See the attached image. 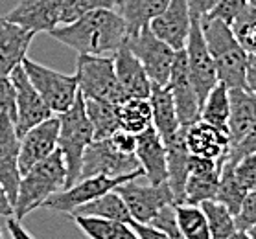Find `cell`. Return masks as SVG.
Returning <instances> with one entry per match:
<instances>
[{
    "label": "cell",
    "mask_w": 256,
    "mask_h": 239,
    "mask_svg": "<svg viewBox=\"0 0 256 239\" xmlns=\"http://www.w3.org/2000/svg\"><path fill=\"white\" fill-rule=\"evenodd\" d=\"M166 88L170 90V96L174 99L175 112H177L180 127H188V125L199 122L201 99H199L198 92L194 88L192 79L188 76L186 57H184L182 50H179L177 55H175Z\"/></svg>",
    "instance_id": "cell-13"
},
{
    "label": "cell",
    "mask_w": 256,
    "mask_h": 239,
    "mask_svg": "<svg viewBox=\"0 0 256 239\" xmlns=\"http://www.w3.org/2000/svg\"><path fill=\"white\" fill-rule=\"evenodd\" d=\"M120 129L131 134L144 133L152 127V103L150 98H128L116 105Z\"/></svg>",
    "instance_id": "cell-29"
},
{
    "label": "cell",
    "mask_w": 256,
    "mask_h": 239,
    "mask_svg": "<svg viewBox=\"0 0 256 239\" xmlns=\"http://www.w3.org/2000/svg\"><path fill=\"white\" fill-rule=\"evenodd\" d=\"M150 103H152V127L157 131L162 142H168L180 129L170 90L166 87L153 85L152 94H150Z\"/></svg>",
    "instance_id": "cell-25"
},
{
    "label": "cell",
    "mask_w": 256,
    "mask_h": 239,
    "mask_svg": "<svg viewBox=\"0 0 256 239\" xmlns=\"http://www.w3.org/2000/svg\"><path fill=\"white\" fill-rule=\"evenodd\" d=\"M256 26V11L247 4V6L240 11V15L230 22V29H232L236 41L240 42V46L247 52V46H249V39L250 33Z\"/></svg>",
    "instance_id": "cell-36"
},
{
    "label": "cell",
    "mask_w": 256,
    "mask_h": 239,
    "mask_svg": "<svg viewBox=\"0 0 256 239\" xmlns=\"http://www.w3.org/2000/svg\"><path fill=\"white\" fill-rule=\"evenodd\" d=\"M148 28L152 33L172 46L175 52L184 48L192 28V15L188 9L186 0H168V6L164 7L160 15L153 18Z\"/></svg>",
    "instance_id": "cell-15"
},
{
    "label": "cell",
    "mask_w": 256,
    "mask_h": 239,
    "mask_svg": "<svg viewBox=\"0 0 256 239\" xmlns=\"http://www.w3.org/2000/svg\"><path fill=\"white\" fill-rule=\"evenodd\" d=\"M59 118L52 116L37 123L18 138V169L24 175L35 164L52 155L58 149Z\"/></svg>",
    "instance_id": "cell-14"
},
{
    "label": "cell",
    "mask_w": 256,
    "mask_h": 239,
    "mask_svg": "<svg viewBox=\"0 0 256 239\" xmlns=\"http://www.w3.org/2000/svg\"><path fill=\"white\" fill-rule=\"evenodd\" d=\"M234 175L245 192H256V155H247L234 164Z\"/></svg>",
    "instance_id": "cell-38"
},
{
    "label": "cell",
    "mask_w": 256,
    "mask_h": 239,
    "mask_svg": "<svg viewBox=\"0 0 256 239\" xmlns=\"http://www.w3.org/2000/svg\"><path fill=\"white\" fill-rule=\"evenodd\" d=\"M245 6H247V0H218V4L212 7V11L206 17L218 18L230 26V22L238 17Z\"/></svg>",
    "instance_id": "cell-40"
},
{
    "label": "cell",
    "mask_w": 256,
    "mask_h": 239,
    "mask_svg": "<svg viewBox=\"0 0 256 239\" xmlns=\"http://www.w3.org/2000/svg\"><path fill=\"white\" fill-rule=\"evenodd\" d=\"M126 46L140 61L152 85H157V87H166L168 85L170 72H172L175 55H177L174 48L168 46L164 41H160L158 37L153 35L150 28L140 29L138 33H134V35H128Z\"/></svg>",
    "instance_id": "cell-7"
},
{
    "label": "cell",
    "mask_w": 256,
    "mask_h": 239,
    "mask_svg": "<svg viewBox=\"0 0 256 239\" xmlns=\"http://www.w3.org/2000/svg\"><path fill=\"white\" fill-rule=\"evenodd\" d=\"M188 2V9H190V15L196 20H201L203 17H206L212 7L218 4V0H186Z\"/></svg>",
    "instance_id": "cell-45"
},
{
    "label": "cell",
    "mask_w": 256,
    "mask_h": 239,
    "mask_svg": "<svg viewBox=\"0 0 256 239\" xmlns=\"http://www.w3.org/2000/svg\"><path fill=\"white\" fill-rule=\"evenodd\" d=\"M6 219H8L6 227H8V230H10V234H12L13 239H35L34 236H32V234H30L22 225H20L18 219H15L13 216L6 217Z\"/></svg>",
    "instance_id": "cell-46"
},
{
    "label": "cell",
    "mask_w": 256,
    "mask_h": 239,
    "mask_svg": "<svg viewBox=\"0 0 256 239\" xmlns=\"http://www.w3.org/2000/svg\"><path fill=\"white\" fill-rule=\"evenodd\" d=\"M134 157L144 173V179L152 184H164L168 179L166 169V146L153 127L136 134Z\"/></svg>",
    "instance_id": "cell-18"
},
{
    "label": "cell",
    "mask_w": 256,
    "mask_h": 239,
    "mask_svg": "<svg viewBox=\"0 0 256 239\" xmlns=\"http://www.w3.org/2000/svg\"><path fill=\"white\" fill-rule=\"evenodd\" d=\"M247 4H249V6L256 11V0H247Z\"/></svg>",
    "instance_id": "cell-51"
},
{
    "label": "cell",
    "mask_w": 256,
    "mask_h": 239,
    "mask_svg": "<svg viewBox=\"0 0 256 239\" xmlns=\"http://www.w3.org/2000/svg\"><path fill=\"white\" fill-rule=\"evenodd\" d=\"M182 52L186 57L188 76L192 79L194 88H196V92H198L199 99L203 103L206 94L218 83V74H216L214 59H212L208 48L204 44L201 24L196 18H192V28H190V33H188L186 44L182 48Z\"/></svg>",
    "instance_id": "cell-12"
},
{
    "label": "cell",
    "mask_w": 256,
    "mask_h": 239,
    "mask_svg": "<svg viewBox=\"0 0 256 239\" xmlns=\"http://www.w3.org/2000/svg\"><path fill=\"white\" fill-rule=\"evenodd\" d=\"M66 188V164L59 149L28 169L18 182L17 197L13 203V217L22 221L54 193Z\"/></svg>",
    "instance_id": "cell-3"
},
{
    "label": "cell",
    "mask_w": 256,
    "mask_h": 239,
    "mask_svg": "<svg viewBox=\"0 0 256 239\" xmlns=\"http://www.w3.org/2000/svg\"><path fill=\"white\" fill-rule=\"evenodd\" d=\"M56 116L59 118L58 149L61 151L64 164H66V188H70L80 179L83 153L88 147V144L94 140V131L85 112L82 94H78L74 105L68 111L56 114Z\"/></svg>",
    "instance_id": "cell-4"
},
{
    "label": "cell",
    "mask_w": 256,
    "mask_h": 239,
    "mask_svg": "<svg viewBox=\"0 0 256 239\" xmlns=\"http://www.w3.org/2000/svg\"><path fill=\"white\" fill-rule=\"evenodd\" d=\"M0 239H2V232H0Z\"/></svg>",
    "instance_id": "cell-52"
},
{
    "label": "cell",
    "mask_w": 256,
    "mask_h": 239,
    "mask_svg": "<svg viewBox=\"0 0 256 239\" xmlns=\"http://www.w3.org/2000/svg\"><path fill=\"white\" fill-rule=\"evenodd\" d=\"M136 169H140V166L134 155H124L112 146L109 138H104V140H92L85 149L80 179L96 175L120 177L133 173Z\"/></svg>",
    "instance_id": "cell-10"
},
{
    "label": "cell",
    "mask_w": 256,
    "mask_h": 239,
    "mask_svg": "<svg viewBox=\"0 0 256 239\" xmlns=\"http://www.w3.org/2000/svg\"><path fill=\"white\" fill-rule=\"evenodd\" d=\"M199 206L203 208L204 217H206L210 239H230V236L236 232V223H234L232 214L223 204L216 203V201H204Z\"/></svg>",
    "instance_id": "cell-34"
},
{
    "label": "cell",
    "mask_w": 256,
    "mask_h": 239,
    "mask_svg": "<svg viewBox=\"0 0 256 239\" xmlns=\"http://www.w3.org/2000/svg\"><path fill=\"white\" fill-rule=\"evenodd\" d=\"M0 112H6L15 123V87L10 74L0 72Z\"/></svg>",
    "instance_id": "cell-42"
},
{
    "label": "cell",
    "mask_w": 256,
    "mask_h": 239,
    "mask_svg": "<svg viewBox=\"0 0 256 239\" xmlns=\"http://www.w3.org/2000/svg\"><path fill=\"white\" fill-rule=\"evenodd\" d=\"M109 142L116 147L118 151L124 153V155H134V149H136V134H131L128 131H116V133L109 136Z\"/></svg>",
    "instance_id": "cell-43"
},
{
    "label": "cell",
    "mask_w": 256,
    "mask_h": 239,
    "mask_svg": "<svg viewBox=\"0 0 256 239\" xmlns=\"http://www.w3.org/2000/svg\"><path fill=\"white\" fill-rule=\"evenodd\" d=\"M136 177H144L142 169H136L133 173L120 175V177H105V175L85 177V179H80L78 182H74V184L70 188H66V190H61V192L54 193L52 197H48L46 201L42 203L41 208H48V210H52V212H61V214L70 216L78 206H82V204H85V203H90L94 199H98L100 195H104V193H107V192H112L118 184L128 182V181H131V179H136Z\"/></svg>",
    "instance_id": "cell-8"
},
{
    "label": "cell",
    "mask_w": 256,
    "mask_h": 239,
    "mask_svg": "<svg viewBox=\"0 0 256 239\" xmlns=\"http://www.w3.org/2000/svg\"><path fill=\"white\" fill-rule=\"evenodd\" d=\"M88 239H136L131 223L90 216H70Z\"/></svg>",
    "instance_id": "cell-26"
},
{
    "label": "cell",
    "mask_w": 256,
    "mask_h": 239,
    "mask_svg": "<svg viewBox=\"0 0 256 239\" xmlns=\"http://www.w3.org/2000/svg\"><path fill=\"white\" fill-rule=\"evenodd\" d=\"M140 179L142 177L118 184L114 188V192L122 197L134 223L150 225L153 221V217L157 216L164 206L174 204V195H172L166 182L164 184H152L148 181L142 182Z\"/></svg>",
    "instance_id": "cell-9"
},
{
    "label": "cell",
    "mask_w": 256,
    "mask_h": 239,
    "mask_svg": "<svg viewBox=\"0 0 256 239\" xmlns=\"http://www.w3.org/2000/svg\"><path fill=\"white\" fill-rule=\"evenodd\" d=\"M184 129V144L190 155L201 158H212V160H222L228 149L227 133L222 129L214 127L210 123L196 122Z\"/></svg>",
    "instance_id": "cell-21"
},
{
    "label": "cell",
    "mask_w": 256,
    "mask_h": 239,
    "mask_svg": "<svg viewBox=\"0 0 256 239\" xmlns=\"http://www.w3.org/2000/svg\"><path fill=\"white\" fill-rule=\"evenodd\" d=\"M199 120L204 123H210L214 127L222 129L227 133V120H228V87L223 83H216L214 88L206 94V98L201 103Z\"/></svg>",
    "instance_id": "cell-30"
},
{
    "label": "cell",
    "mask_w": 256,
    "mask_h": 239,
    "mask_svg": "<svg viewBox=\"0 0 256 239\" xmlns=\"http://www.w3.org/2000/svg\"><path fill=\"white\" fill-rule=\"evenodd\" d=\"M131 227H133L134 234H136V239H172L168 234L155 228L153 225H144V223L131 221Z\"/></svg>",
    "instance_id": "cell-44"
},
{
    "label": "cell",
    "mask_w": 256,
    "mask_h": 239,
    "mask_svg": "<svg viewBox=\"0 0 256 239\" xmlns=\"http://www.w3.org/2000/svg\"><path fill=\"white\" fill-rule=\"evenodd\" d=\"M10 79L15 87V131L20 138L28 129L52 118L54 112L48 109V105L42 101L41 94L30 83L22 64L15 66L10 72Z\"/></svg>",
    "instance_id": "cell-11"
},
{
    "label": "cell",
    "mask_w": 256,
    "mask_h": 239,
    "mask_svg": "<svg viewBox=\"0 0 256 239\" xmlns=\"http://www.w3.org/2000/svg\"><path fill=\"white\" fill-rule=\"evenodd\" d=\"M177 227L184 239H210L208 225L204 212L199 204L179 203L174 204Z\"/></svg>",
    "instance_id": "cell-31"
},
{
    "label": "cell",
    "mask_w": 256,
    "mask_h": 239,
    "mask_svg": "<svg viewBox=\"0 0 256 239\" xmlns=\"http://www.w3.org/2000/svg\"><path fill=\"white\" fill-rule=\"evenodd\" d=\"M20 64H22L30 83L41 94L42 101L46 103L54 114H61L74 105L78 94H80L76 74H61V72L52 70L41 63H35L28 57H24Z\"/></svg>",
    "instance_id": "cell-6"
},
{
    "label": "cell",
    "mask_w": 256,
    "mask_h": 239,
    "mask_svg": "<svg viewBox=\"0 0 256 239\" xmlns=\"http://www.w3.org/2000/svg\"><path fill=\"white\" fill-rule=\"evenodd\" d=\"M116 0H63L59 11V24H70L98 9H114Z\"/></svg>",
    "instance_id": "cell-35"
},
{
    "label": "cell",
    "mask_w": 256,
    "mask_h": 239,
    "mask_svg": "<svg viewBox=\"0 0 256 239\" xmlns=\"http://www.w3.org/2000/svg\"><path fill=\"white\" fill-rule=\"evenodd\" d=\"M222 162V169H220V184H218V192H216V203L223 204L232 216H236L242 206V201L247 195L244 186L238 182L236 175H234V164Z\"/></svg>",
    "instance_id": "cell-32"
},
{
    "label": "cell",
    "mask_w": 256,
    "mask_h": 239,
    "mask_svg": "<svg viewBox=\"0 0 256 239\" xmlns=\"http://www.w3.org/2000/svg\"><path fill=\"white\" fill-rule=\"evenodd\" d=\"M218 184H220V171L188 173L184 184V203L201 204L204 201H214Z\"/></svg>",
    "instance_id": "cell-33"
},
{
    "label": "cell",
    "mask_w": 256,
    "mask_h": 239,
    "mask_svg": "<svg viewBox=\"0 0 256 239\" xmlns=\"http://www.w3.org/2000/svg\"><path fill=\"white\" fill-rule=\"evenodd\" d=\"M63 0H20L4 17L22 28L34 31H50L59 26V11Z\"/></svg>",
    "instance_id": "cell-17"
},
{
    "label": "cell",
    "mask_w": 256,
    "mask_h": 239,
    "mask_svg": "<svg viewBox=\"0 0 256 239\" xmlns=\"http://www.w3.org/2000/svg\"><path fill=\"white\" fill-rule=\"evenodd\" d=\"M247 53H256V26H254V29H252V33H250L249 46H247Z\"/></svg>",
    "instance_id": "cell-48"
},
{
    "label": "cell",
    "mask_w": 256,
    "mask_h": 239,
    "mask_svg": "<svg viewBox=\"0 0 256 239\" xmlns=\"http://www.w3.org/2000/svg\"><path fill=\"white\" fill-rule=\"evenodd\" d=\"M230 239H250V236L247 232H242V230H236V232L230 236Z\"/></svg>",
    "instance_id": "cell-49"
},
{
    "label": "cell",
    "mask_w": 256,
    "mask_h": 239,
    "mask_svg": "<svg viewBox=\"0 0 256 239\" xmlns=\"http://www.w3.org/2000/svg\"><path fill=\"white\" fill-rule=\"evenodd\" d=\"M247 234H249V236H250V239H256V227L250 228V230H249V232H247Z\"/></svg>",
    "instance_id": "cell-50"
},
{
    "label": "cell",
    "mask_w": 256,
    "mask_h": 239,
    "mask_svg": "<svg viewBox=\"0 0 256 239\" xmlns=\"http://www.w3.org/2000/svg\"><path fill=\"white\" fill-rule=\"evenodd\" d=\"M234 223L236 230L242 232H249L250 228L256 227V192H247L238 214L234 216Z\"/></svg>",
    "instance_id": "cell-39"
},
{
    "label": "cell",
    "mask_w": 256,
    "mask_h": 239,
    "mask_svg": "<svg viewBox=\"0 0 256 239\" xmlns=\"http://www.w3.org/2000/svg\"><path fill=\"white\" fill-rule=\"evenodd\" d=\"M13 216V206L8 199L4 188L0 186V217H10Z\"/></svg>",
    "instance_id": "cell-47"
},
{
    "label": "cell",
    "mask_w": 256,
    "mask_h": 239,
    "mask_svg": "<svg viewBox=\"0 0 256 239\" xmlns=\"http://www.w3.org/2000/svg\"><path fill=\"white\" fill-rule=\"evenodd\" d=\"M35 33L18 24L0 17V72H10L22 63Z\"/></svg>",
    "instance_id": "cell-22"
},
{
    "label": "cell",
    "mask_w": 256,
    "mask_h": 239,
    "mask_svg": "<svg viewBox=\"0 0 256 239\" xmlns=\"http://www.w3.org/2000/svg\"><path fill=\"white\" fill-rule=\"evenodd\" d=\"M48 33L76 53L88 55L114 53L128 39L126 22L114 9H98L70 24H59Z\"/></svg>",
    "instance_id": "cell-1"
},
{
    "label": "cell",
    "mask_w": 256,
    "mask_h": 239,
    "mask_svg": "<svg viewBox=\"0 0 256 239\" xmlns=\"http://www.w3.org/2000/svg\"><path fill=\"white\" fill-rule=\"evenodd\" d=\"M155 228L166 232L172 239H184L182 234H180L179 227H177V219H175V210H174V204H168L164 206L162 210L158 212L157 216L153 217V221L150 223Z\"/></svg>",
    "instance_id": "cell-41"
},
{
    "label": "cell",
    "mask_w": 256,
    "mask_h": 239,
    "mask_svg": "<svg viewBox=\"0 0 256 239\" xmlns=\"http://www.w3.org/2000/svg\"><path fill=\"white\" fill-rule=\"evenodd\" d=\"M247 155H256V122L252 123V127L247 131V134H245L236 146L228 147L222 160L228 164H236L240 158L247 157Z\"/></svg>",
    "instance_id": "cell-37"
},
{
    "label": "cell",
    "mask_w": 256,
    "mask_h": 239,
    "mask_svg": "<svg viewBox=\"0 0 256 239\" xmlns=\"http://www.w3.org/2000/svg\"><path fill=\"white\" fill-rule=\"evenodd\" d=\"M168 0H116L114 11L122 17L128 35H134L150 26L153 18L164 11Z\"/></svg>",
    "instance_id": "cell-24"
},
{
    "label": "cell",
    "mask_w": 256,
    "mask_h": 239,
    "mask_svg": "<svg viewBox=\"0 0 256 239\" xmlns=\"http://www.w3.org/2000/svg\"><path fill=\"white\" fill-rule=\"evenodd\" d=\"M70 216L104 217V219H114V221H122V223L133 221L126 203H124L122 197H120L114 190L104 193V195H100L98 199H94L90 203H85V204H82V206H78Z\"/></svg>",
    "instance_id": "cell-27"
},
{
    "label": "cell",
    "mask_w": 256,
    "mask_h": 239,
    "mask_svg": "<svg viewBox=\"0 0 256 239\" xmlns=\"http://www.w3.org/2000/svg\"><path fill=\"white\" fill-rule=\"evenodd\" d=\"M256 122V98L247 87L228 88V147L236 146Z\"/></svg>",
    "instance_id": "cell-19"
},
{
    "label": "cell",
    "mask_w": 256,
    "mask_h": 239,
    "mask_svg": "<svg viewBox=\"0 0 256 239\" xmlns=\"http://www.w3.org/2000/svg\"><path fill=\"white\" fill-rule=\"evenodd\" d=\"M112 63H114L116 79L128 98H150L153 88L152 81L146 76L140 61L134 57V53L126 44L114 52Z\"/></svg>",
    "instance_id": "cell-20"
},
{
    "label": "cell",
    "mask_w": 256,
    "mask_h": 239,
    "mask_svg": "<svg viewBox=\"0 0 256 239\" xmlns=\"http://www.w3.org/2000/svg\"><path fill=\"white\" fill-rule=\"evenodd\" d=\"M85 112L94 131V140H104L120 131L118 111L114 103L102 101V99H85Z\"/></svg>",
    "instance_id": "cell-28"
},
{
    "label": "cell",
    "mask_w": 256,
    "mask_h": 239,
    "mask_svg": "<svg viewBox=\"0 0 256 239\" xmlns=\"http://www.w3.org/2000/svg\"><path fill=\"white\" fill-rule=\"evenodd\" d=\"M204 44L214 59L218 81L228 88L247 87V63L249 53L240 46L230 26L218 18L203 17L199 20Z\"/></svg>",
    "instance_id": "cell-2"
},
{
    "label": "cell",
    "mask_w": 256,
    "mask_h": 239,
    "mask_svg": "<svg viewBox=\"0 0 256 239\" xmlns=\"http://www.w3.org/2000/svg\"><path fill=\"white\" fill-rule=\"evenodd\" d=\"M76 77L80 94L85 99H102L114 105L128 99L114 74L112 57L109 55L78 53Z\"/></svg>",
    "instance_id": "cell-5"
},
{
    "label": "cell",
    "mask_w": 256,
    "mask_h": 239,
    "mask_svg": "<svg viewBox=\"0 0 256 239\" xmlns=\"http://www.w3.org/2000/svg\"><path fill=\"white\" fill-rule=\"evenodd\" d=\"M166 146V169H168V184L170 192L174 195V204L184 203V184L188 179V158L190 153L184 144V129L180 127L175 136H172Z\"/></svg>",
    "instance_id": "cell-23"
},
{
    "label": "cell",
    "mask_w": 256,
    "mask_h": 239,
    "mask_svg": "<svg viewBox=\"0 0 256 239\" xmlns=\"http://www.w3.org/2000/svg\"><path fill=\"white\" fill-rule=\"evenodd\" d=\"M18 169V134L15 123L6 112H0V186L4 188L10 203H15L20 182Z\"/></svg>",
    "instance_id": "cell-16"
}]
</instances>
